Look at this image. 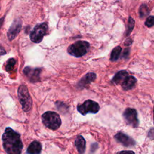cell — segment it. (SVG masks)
<instances>
[{
    "label": "cell",
    "mask_w": 154,
    "mask_h": 154,
    "mask_svg": "<svg viewBox=\"0 0 154 154\" xmlns=\"http://www.w3.org/2000/svg\"><path fill=\"white\" fill-rule=\"evenodd\" d=\"M2 146L7 154H21L23 148L20 135L10 127L5 129L2 135Z\"/></svg>",
    "instance_id": "1"
},
{
    "label": "cell",
    "mask_w": 154,
    "mask_h": 154,
    "mask_svg": "<svg viewBox=\"0 0 154 154\" xmlns=\"http://www.w3.org/2000/svg\"><path fill=\"white\" fill-rule=\"evenodd\" d=\"M43 124L52 130L58 129L61 125V120L58 114L54 111H47L42 116Z\"/></svg>",
    "instance_id": "2"
},
{
    "label": "cell",
    "mask_w": 154,
    "mask_h": 154,
    "mask_svg": "<svg viewBox=\"0 0 154 154\" xmlns=\"http://www.w3.org/2000/svg\"><path fill=\"white\" fill-rule=\"evenodd\" d=\"M18 99L23 111L28 112L32 108V100L28 89L25 85H20L17 90Z\"/></svg>",
    "instance_id": "3"
},
{
    "label": "cell",
    "mask_w": 154,
    "mask_h": 154,
    "mask_svg": "<svg viewBox=\"0 0 154 154\" xmlns=\"http://www.w3.org/2000/svg\"><path fill=\"white\" fill-rule=\"evenodd\" d=\"M90 48V44L87 41L79 40L70 45L67 48L69 54L75 57H81L87 53Z\"/></svg>",
    "instance_id": "4"
},
{
    "label": "cell",
    "mask_w": 154,
    "mask_h": 154,
    "mask_svg": "<svg viewBox=\"0 0 154 154\" xmlns=\"http://www.w3.org/2000/svg\"><path fill=\"white\" fill-rule=\"evenodd\" d=\"M99 109L100 106L98 103L90 99L86 100L83 103L78 104L77 106L78 111L83 116H85L88 113L96 114Z\"/></svg>",
    "instance_id": "5"
},
{
    "label": "cell",
    "mask_w": 154,
    "mask_h": 154,
    "mask_svg": "<svg viewBox=\"0 0 154 154\" xmlns=\"http://www.w3.org/2000/svg\"><path fill=\"white\" fill-rule=\"evenodd\" d=\"M48 29V25L46 22L38 23L35 26L30 33V40L35 43L42 42L44 35Z\"/></svg>",
    "instance_id": "6"
},
{
    "label": "cell",
    "mask_w": 154,
    "mask_h": 154,
    "mask_svg": "<svg viewBox=\"0 0 154 154\" xmlns=\"http://www.w3.org/2000/svg\"><path fill=\"white\" fill-rule=\"evenodd\" d=\"M123 117L128 125L133 128H137L139 125L137 111L134 108H127L123 113Z\"/></svg>",
    "instance_id": "7"
},
{
    "label": "cell",
    "mask_w": 154,
    "mask_h": 154,
    "mask_svg": "<svg viewBox=\"0 0 154 154\" xmlns=\"http://www.w3.org/2000/svg\"><path fill=\"white\" fill-rule=\"evenodd\" d=\"M41 71L42 69L40 68H33L28 66L24 68L23 72L30 82H36L40 81Z\"/></svg>",
    "instance_id": "8"
},
{
    "label": "cell",
    "mask_w": 154,
    "mask_h": 154,
    "mask_svg": "<svg viewBox=\"0 0 154 154\" xmlns=\"http://www.w3.org/2000/svg\"><path fill=\"white\" fill-rule=\"evenodd\" d=\"M22 25V20L19 18L13 20L7 32V36L10 40H13L17 37L21 30Z\"/></svg>",
    "instance_id": "9"
},
{
    "label": "cell",
    "mask_w": 154,
    "mask_h": 154,
    "mask_svg": "<svg viewBox=\"0 0 154 154\" xmlns=\"http://www.w3.org/2000/svg\"><path fill=\"white\" fill-rule=\"evenodd\" d=\"M114 138L117 141L126 147H133L135 145V141L132 138L122 132H117L114 135Z\"/></svg>",
    "instance_id": "10"
},
{
    "label": "cell",
    "mask_w": 154,
    "mask_h": 154,
    "mask_svg": "<svg viewBox=\"0 0 154 154\" xmlns=\"http://www.w3.org/2000/svg\"><path fill=\"white\" fill-rule=\"evenodd\" d=\"M96 78V75L94 73H88L84 76L78 82V87L79 88H83L91 82L94 81Z\"/></svg>",
    "instance_id": "11"
},
{
    "label": "cell",
    "mask_w": 154,
    "mask_h": 154,
    "mask_svg": "<svg viewBox=\"0 0 154 154\" xmlns=\"http://www.w3.org/2000/svg\"><path fill=\"white\" fill-rule=\"evenodd\" d=\"M42 146L38 141H33L30 143L28 147L26 153V154H40L42 152Z\"/></svg>",
    "instance_id": "12"
},
{
    "label": "cell",
    "mask_w": 154,
    "mask_h": 154,
    "mask_svg": "<svg viewBox=\"0 0 154 154\" xmlns=\"http://www.w3.org/2000/svg\"><path fill=\"white\" fill-rule=\"evenodd\" d=\"M75 147L79 154H84L85 151L86 141L81 135H78L75 141Z\"/></svg>",
    "instance_id": "13"
},
{
    "label": "cell",
    "mask_w": 154,
    "mask_h": 154,
    "mask_svg": "<svg viewBox=\"0 0 154 154\" xmlns=\"http://www.w3.org/2000/svg\"><path fill=\"white\" fill-rule=\"evenodd\" d=\"M137 82V79L132 76H128L122 83V87L124 90H129L133 88Z\"/></svg>",
    "instance_id": "14"
},
{
    "label": "cell",
    "mask_w": 154,
    "mask_h": 154,
    "mask_svg": "<svg viewBox=\"0 0 154 154\" xmlns=\"http://www.w3.org/2000/svg\"><path fill=\"white\" fill-rule=\"evenodd\" d=\"M128 72L126 70H121L118 72L112 79V82L115 84H122L124 79L127 77L128 75Z\"/></svg>",
    "instance_id": "15"
},
{
    "label": "cell",
    "mask_w": 154,
    "mask_h": 154,
    "mask_svg": "<svg viewBox=\"0 0 154 154\" xmlns=\"http://www.w3.org/2000/svg\"><path fill=\"white\" fill-rule=\"evenodd\" d=\"M121 52H122V48L120 46H117L116 48H114L111 53L110 60L112 61H116L119 58Z\"/></svg>",
    "instance_id": "16"
},
{
    "label": "cell",
    "mask_w": 154,
    "mask_h": 154,
    "mask_svg": "<svg viewBox=\"0 0 154 154\" xmlns=\"http://www.w3.org/2000/svg\"><path fill=\"white\" fill-rule=\"evenodd\" d=\"M149 13V9L146 4H142L139 8V14L140 16L143 18L148 15Z\"/></svg>",
    "instance_id": "17"
},
{
    "label": "cell",
    "mask_w": 154,
    "mask_h": 154,
    "mask_svg": "<svg viewBox=\"0 0 154 154\" xmlns=\"http://www.w3.org/2000/svg\"><path fill=\"white\" fill-rule=\"evenodd\" d=\"M16 61L15 59L12 58H9L7 60V61L5 64V70L7 72H10V71L12 70L16 64Z\"/></svg>",
    "instance_id": "18"
},
{
    "label": "cell",
    "mask_w": 154,
    "mask_h": 154,
    "mask_svg": "<svg viewBox=\"0 0 154 154\" xmlns=\"http://www.w3.org/2000/svg\"><path fill=\"white\" fill-rule=\"evenodd\" d=\"M134 25H135L134 20L132 18V17L129 16V19H128V28H127V30H126V36L129 35L131 33L132 31L133 30V29L134 28Z\"/></svg>",
    "instance_id": "19"
},
{
    "label": "cell",
    "mask_w": 154,
    "mask_h": 154,
    "mask_svg": "<svg viewBox=\"0 0 154 154\" xmlns=\"http://www.w3.org/2000/svg\"><path fill=\"white\" fill-rule=\"evenodd\" d=\"M55 105H56V107H57V109L60 112H65L66 111H67V110H68V108H69L68 106L63 102L58 101V102L55 103Z\"/></svg>",
    "instance_id": "20"
},
{
    "label": "cell",
    "mask_w": 154,
    "mask_h": 154,
    "mask_svg": "<svg viewBox=\"0 0 154 154\" xmlns=\"http://www.w3.org/2000/svg\"><path fill=\"white\" fill-rule=\"evenodd\" d=\"M145 25L147 27H152L154 25V16H149L146 20Z\"/></svg>",
    "instance_id": "21"
},
{
    "label": "cell",
    "mask_w": 154,
    "mask_h": 154,
    "mask_svg": "<svg viewBox=\"0 0 154 154\" xmlns=\"http://www.w3.org/2000/svg\"><path fill=\"white\" fill-rule=\"evenodd\" d=\"M147 137L152 140H154V128H151L149 132H148V134H147Z\"/></svg>",
    "instance_id": "22"
},
{
    "label": "cell",
    "mask_w": 154,
    "mask_h": 154,
    "mask_svg": "<svg viewBox=\"0 0 154 154\" xmlns=\"http://www.w3.org/2000/svg\"><path fill=\"white\" fill-rule=\"evenodd\" d=\"M130 53V49L129 48H126L124 49L123 52V57L126 58Z\"/></svg>",
    "instance_id": "23"
},
{
    "label": "cell",
    "mask_w": 154,
    "mask_h": 154,
    "mask_svg": "<svg viewBox=\"0 0 154 154\" xmlns=\"http://www.w3.org/2000/svg\"><path fill=\"white\" fill-rule=\"evenodd\" d=\"M98 147V144L97 143H93L91 145V148H90V152L91 153H93L94 152V151L97 149Z\"/></svg>",
    "instance_id": "24"
},
{
    "label": "cell",
    "mask_w": 154,
    "mask_h": 154,
    "mask_svg": "<svg viewBox=\"0 0 154 154\" xmlns=\"http://www.w3.org/2000/svg\"><path fill=\"white\" fill-rule=\"evenodd\" d=\"M116 154H135L132 150H122L117 152Z\"/></svg>",
    "instance_id": "25"
},
{
    "label": "cell",
    "mask_w": 154,
    "mask_h": 154,
    "mask_svg": "<svg viewBox=\"0 0 154 154\" xmlns=\"http://www.w3.org/2000/svg\"><path fill=\"white\" fill-rule=\"evenodd\" d=\"M132 42V40H131V38H128V39H127V40L125 41V45H126V46H130V45H131Z\"/></svg>",
    "instance_id": "26"
},
{
    "label": "cell",
    "mask_w": 154,
    "mask_h": 154,
    "mask_svg": "<svg viewBox=\"0 0 154 154\" xmlns=\"http://www.w3.org/2000/svg\"><path fill=\"white\" fill-rule=\"evenodd\" d=\"M6 54V52L4 50V49L3 48H2L1 46H0V55H4Z\"/></svg>",
    "instance_id": "27"
},
{
    "label": "cell",
    "mask_w": 154,
    "mask_h": 154,
    "mask_svg": "<svg viewBox=\"0 0 154 154\" xmlns=\"http://www.w3.org/2000/svg\"><path fill=\"white\" fill-rule=\"evenodd\" d=\"M4 17H2L0 19V29L2 25V23H3V22H4Z\"/></svg>",
    "instance_id": "28"
},
{
    "label": "cell",
    "mask_w": 154,
    "mask_h": 154,
    "mask_svg": "<svg viewBox=\"0 0 154 154\" xmlns=\"http://www.w3.org/2000/svg\"><path fill=\"white\" fill-rule=\"evenodd\" d=\"M153 123H154V107H153Z\"/></svg>",
    "instance_id": "29"
}]
</instances>
